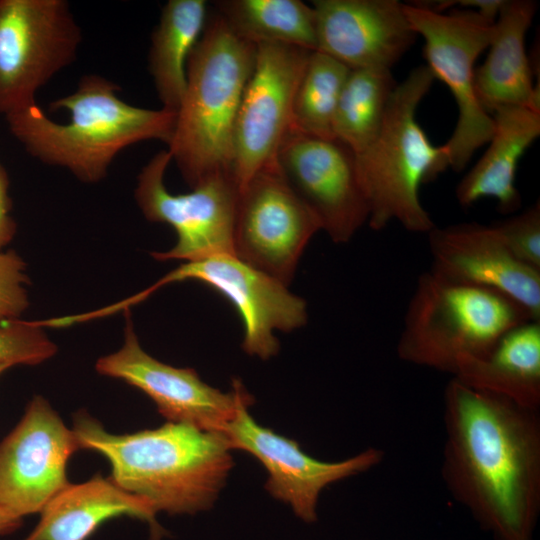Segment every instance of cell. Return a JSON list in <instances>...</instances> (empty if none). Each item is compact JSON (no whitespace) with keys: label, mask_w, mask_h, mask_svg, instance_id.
Instances as JSON below:
<instances>
[{"label":"cell","mask_w":540,"mask_h":540,"mask_svg":"<svg viewBox=\"0 0 540 540\" xmlns=\"http://www.w3.org/2000/svg\"><path fill=\"white\" fill-rule=\"evenodd\" d=\"M441 475L494 540H534L540 513V409L452 377L444 390Z\"/></svg>","instance_id":"cell-1"},{"label":"cell","mask_w":540,"mask_h":540,"mask_svg":"<svg viewBox=\"0 0 540 540\" xmlns=\"http://www.w3.org/2000/svg\"><path fill=\"white\" fill-rule=\"evenodd\" d=\"M81 449L102 454L112 480L156 513L195 514L214 505L233 467L222 433L167 422L156 429L112 434L81 410L73 419Z\"/></svg>","instance_id":"cell-2"},{"label":"cell","mask_w":540,"mask_h":540,"mask_svg":"<svg viewBox=\"0 0 540 540\" xmlns=\"http://www.w3.org/2000/svg\"><path fill=\"white\" fill-rule=\"evenodd\" d=\"M119 86L98 74L81 77L69 95L50 103L69 112L67 122L51 119L38 104L6 116L11 134L40 162L61 167L84 183H97L125 148L172 138L177 112L131 105Z\"/></svg>","instance_id":"cell-3"},{"label":"cell","mask_w":540,"mask_h":540,"mask_svg":"<svg viewBox=\"0 0 540 540\" xmlns=\"http://www.w3.org/2000/svg\"><path fill=\"white\" fill-rule=\"evenodd\" d=\"M256 44L210 14L186 67V87L167 144L171 161L191 187L232 172L235 123L252 73ZM233 173V172H232Z\"/></svg>","instance_id":"cell-4"},{"label":"cell","mask_w":540,"mask_h":540,"mask_svg":"<svg viewBox=\"0 0 540 540\" xmlns=\"http://www.w3.org/2000/svg\"><path fill=\"white\" fill-rule=\"evenodd\" d=\"M435 78L426 65L397 83L381 129L356 155L359 182L369 207L368 225L379 231L396 221L412 233L436 225L423 207L419 189L448 168L443 145H433L416 119L417 108Z\"/></svg>","instance_id":"cell-5"},{"label":"cell","mask_w":540,"mask_h":540,"mask_svg":"<svg viewBox=\"0 0 540 540\" xmlns=\"http://www.w3.org/2000/svg\"><path fill=\"white\" fill-rule=\"evenodd\" d=\"M527 321L528 312L508 297L427 271L409 300L396 352L406 363L453 376L461 359L486 355Z\"/></svg>","instance_id":"cell-6"},{"label":"cell","mask_w":540,"mask_h":540,"mask_svg":"<svg viewBox=\"0 0 540 540\" xmlns=\"http://www.w3.org/2000/svg\"><path fill=\"white\" fill-rule=\"evenodd\" d=\"M405 12L414 32L424 39L426 66L448 87L457 104L456 126L443 146L448 168L460 172L494 131L492 116L476 94L474 64L489 47L495 22L475 10L437 12L420 1L406 3Z\"/></svg>","instance_id":"cell-7"},{"label":"cell","mask_w":540,"mask_h":540,"mask_svg":"<svg viewBox=\"0 0 540 540\" xmlns=\"http://www.w3.org/2000/svg\"><path fill=\"white\" fill-rule=\"evenodd\" d=\"M82 32L65 0H0V115L36 94L78 54Z\"/></svg>","instance_id":"cell-8"},{"label":"cell","mask_w":540,"mask_h":540,"mask_svg":"<svg viewBox=\"0 0 540 540\" xmlns=\"http://www.w3.org/2000/svg\"><path fill=\"white\" fill-rule=\"evenodd\" d=\"M170 162L168 150L156 153L140 171L135 188L143 215L151 222L168 224L177 235L171 249L154 252L153 257L188 262L234 254L240 187L233 173L213 174L190 192L173 194L164 182Z\"/></svg>","instance_id":"cell-9"},{"label":"cell","mask_w":540,"mask_h":540,"mask_svg":"<svg viewBox=\"0 0 540 540\" xmlns=\"http://www.w3.org/2000/svg\"><path fill=\"white\" fill-rule=\"evenodd\" d=\"M186 280L207 285L234 306L243 323L242 348L248 355L263 360L275 356L280 346L274 332H291L307 322L304 299L291 293L287 285L234 254L183 262L124 303L131 307L163 286Z\"/></svg>","instance_id":"cell-10"},{"label":"cell","mask_w":540,"mask_h":540,"mask_svg":"<svg viewBox=\"0 0 540 540\" xmlns=\"http://www.w3.org/2000/svg\"><path fill=\"white\" fill-rule=\"evenodd\" d=\"M320 223L289 187L276 162L240 188L234 254L285 285Z\"/></svg>","instance_id":"cell-11"},{"label":"cell","mask_w":540,"mask_h":540,"mask_svg":"<svg viewBox=\"0 0 540 540\" xmlns=\"http://www.w3.org/2000/svg\"><path fill=\"white\" fill-rule=\"evenodd\" d=\"M312 51L279 43L256 44L234 130L232 172L240 188L275 163L292 129L295 92Z\"/></svg>","instance_id":"cell-12"},{"label":"cell","mask_w":540,"mask_h":540,"mask_svg":"<svg viewBox=\"0 0 540 540\" xmlns=\"http://www.w3.org/2000/svg\"><path fill=\"white\" fill-rule=\"evenodd\" d=\"M275 162L333 242H349L368 223L369 207L359 182L356 155L343 142L291 129Z\"/></svg>","instance_id":"cell-13"},{"label":"cell","mask_w":540,"mask_h":540,"mask_svg":"<svg viewBox=\"0 0 540 540\" xmlns=\"http://www.w3.org/2000/svg\"><path fill=\"white\" fill-rule=\"evenodd\" d=\"M95 367L99 374L123 380L144 392L167 422L203 431L223 433L239 408L254 402L239 380L233 381L231 391L223 392L202 381L194 369L177 368L146 353L129 309L122 347L99 358Z\"/></svg>","instance_id":"cell-14"},{"label":"cell","mask_w":540,"mask_h":540,"mask_svg":"<svg viewBox=\"0 0 540 540\" xmlns=\"http://www.w3.org/2000/svg\"><path fill=\"white\" fill-rule=\"evenodd\" d=\"M80 443L49 402L35 396L0 442V508L24 517L40 513L70 482L67 464Z\"/></svg>","instance_id":"cell-15"},{"label":"cell","mask_w":540,"mask_h":540,"mask_svg":"<svg viewBox=\"0 0 540 540\" xmlns=\"http://www.w3.org/2000/svg\"><path fill=\"white\" fill-rule=\"evenodd\" d=\"M248 408L241 406L222 434L231 449L244 450L261 462L268 473L265 489L290 505L306 523L317 520V504L324 488L366 472L384 459L382 450L368 448L338 462L317 460L304 453L295 440L260 426Z\"/></svg>","instance_id":"cell-16"},{"label":"cell","mask_w":540,"mask_h":540,"mask_svg":"<svg viewBox=\"0 0 540 540\" xmlns=\"http://www.w3.org/2000/svg\"><path fill=\"white\" fill-rule=\"evenodd\" d=\"M430 272L458 284L489 289L540 321V270L517 260L494 224L435 226L428 233Z\"/></svg>","instance_id":"cell-17"},{"label":"cell","mask_w":540,"mask_h":540,"mask_svg":"<svg viewBox=\"0 0 540 540\" xmlns=\"http://www.w3.org/2000/svg\"><path fill=\"white\" fill-rule=\"evenodd\" d=\"M316 50L350 69H387L415 42L398 0H315Z\"/></svg>","instance_id":"cell-18"},{"label":"cell","mask_w":540,"mask_h":540,"mask_svg":"<svg viewBox=\"0 0 540 540\" xmlns=\"http://www.w3.org/2000/svg\"><path fill=\"white\" fill-rule=\"evenodd\" d=\"M119 516L147 523L151 540H161L165 535L146 500L124 491L111 477L97 474L80 484L69 483L57 493L23 540H87L104 522Z\"/></svg>","instance_id":"cell-19"},{"label":"cell","mask_w":540,"mask_h":540,"mask_svg":"<svg viewBox=\"0 0 540 540\" xmlns=\"http://www.w3.org/2000/svg\"><path fill=\"white\" fill-rule=\"evenodd\" d=\"M532 0H505L485 61L475 68V89L486 112L504 106L540 108L539 86L525 49V35L536 14Z\"/></svg>","instance_id":"cell-20"},{"label":"cell","mask_w":540,"mask_h":540,"mask_svg":"<svg viewBox=\"0 0 540 540\" xmlns=\"http://www.w3.org/2000/svg\"><path fill=\"white\" fill-rule=\"evenodd\" d=\"M493 135L489 146L455 189L458 203L469 207L490 197L502 213L517 211L521 195L515 185L518 163L540 135V108L504 106L492 113Z\"/></svg>","instance_id":"cell-21"},{"label":"cell","mask_w":540,"mask_h":540,"mask_svg":"<svg viewBox=\"0 0 540 540\" xmlns=\"http://www.w3.org/2000/svg\"><path fill=\"white\" fill-rule=\"evenodd\" d=\"M476 389L540 409V321L506 332L482 357L461 359L452 376Z\"/></svg>","instance_id":"cell-22"},{"label":"cell","mask_w":540,"mask_h":540,"mask_svg":"<svg viewBox=\"0 0 540 540\" xmlns=\"http://www.w3.org/2000/svg\"><path fill=\"white\" fill-rule=\"evenodd\" d=\"M204 0H169L151 35L148 69L162 108L177 112L186 87L189 56L205 27Z\"/></svg>","instance_id":"cell-23"},{"label":"cell","mask_w":540,"mask_h":540,"mask_svg":"<svg viewBox=\"0 0 540 540\" xmlns=\"http://www.w3.org/2000/svg\"><path fill=\"white\" fill-rule=\"evenodd\" d=\"M215 5L230 28L254 44L317 48L313 7L300 0H223Z\"/></svg>","instance_id":"cell-24"},{"label":"cell","mask_w":540,"mask_h":540,"mask_svg":"<svg viewBox=\"0 0 540 540\" xmlns=\"http://www.w3.org/2000/svg\"><path fill=\"white\" fill-rule=\"evenodd\" d=\"M396 85L391 70L350 69L334 115V138L355 154L368 147L381 129Z\"/></svg>","instance_id":"cell-25"},{"label":"cell","mask_w":540,"mask_h":540,"mask_svg":"<svg viewBox=\"0 0 540 540\" xmlns=\"http://www.w3.org/2000/svg\"><path fill=\"white\" fill-rule=\"evenodd\" d=\"M349 71V67L323 52L310 53L294 96L292 129L334 138V115Z\"/></svg>","instance_id":"cell-26"},{"label":"cell","mask_w":540,"mask_h":540,"mask_svg":"<svg viewBox=\"0 0 540 540\" xmlns=\"http://www.w3.org/2000/svg\"><path fill=\"white\" fill-rule=\"evenodd\" d=\"M510 253L520 262L540 270V204L494 223Z\"/></svg>","instance_id":"cell-27"},{"label":"cell","mask_w":540,"mask_h":540,"mask_svg":"<svg viewBox=\"0 0 540 540\" xmlns=\"http://www.w3.org/2000/svg\"><path fill=\"white\" fill-rule=\"evenodd\" d=\"M28 282L24 260L14 251H0V322L19 319L26 311Z\"/></svg>","instance_id":"cell-28"},{"label":"cell","mask_w":540,"mask_h":540,"mask_svg":"<svg viewBox=\"0 0 540 540\" xmlns=\"http://www.w3.org/2000/svg\"><path fill=\"white\" fill-rule=\"evenodd\" d=\"M9 179L0 163V251L14 237L16 224L10 214L11 201L8 194Z\"/></svg>","instance_id":"cell-29"},{"label":"cell","mask_w":540,"mask_h":540,"mask_svg":"<svg viewBox=\"0 0 540 540\" xmlns=\"http://www.w3.org/2000/svg\"><path fill=\"white\" fill-rule=\"evenodd\" d=\"M22 520V517L0 508V536L17 530L21 526Z\"/></svg>","instance_id":"cell-30"},{"label":"cell","mask_w":540,"mask_h":540,"mask_svg":"<svg viewBox=\"0 0 540 540\" xmlns=\"http://www.w3.org/2000/svg\"><path fill=\"white\" fill-rule=\"evenodd\" d=\"M8 368H10L9 365L7 364H4V363H0V374L3 373L5 370H7Z\"/></svg>","instance_id":"cell-31"}]
</instances>
